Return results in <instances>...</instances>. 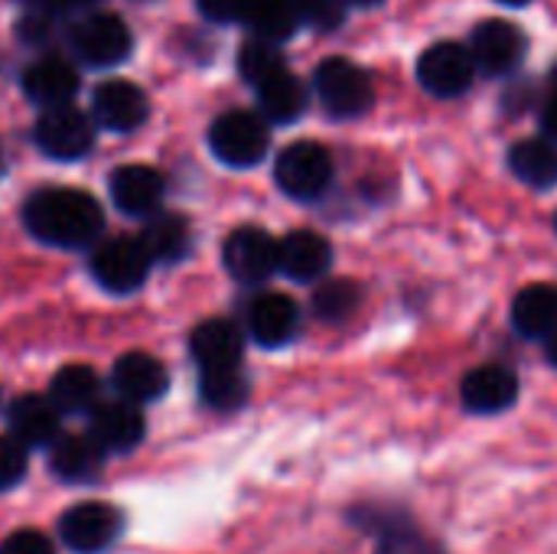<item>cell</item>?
Masks as SVG:
<instances>
[{"label": "cell", "instance_id": "6da1fadb", "mask_svg": "<svg viewBox=\"0 0 557 554\" xmlns=\"http://www.w3.org/2000/svg\"><path fill=\"white\" fill-rule=\"evenodd\" d=\"M23 222L33 238L55 248H85L104 229V212L95 196L69 186H49L26 199Z\"/></svg>", "mask_w": 557, "mask_h": 554}, {"label": "cell", "instance_id": "7a4b0ae2", "mask_svg": "<svg viewBox=\"0 0 557 554\" xmlns=\"http://www.w3.org/2000/svg\"><path fill=\"white\" fill-rule=\"evenodd\" d=\"M313 85H317V98L323 101L326 114H333L339 121L362 118L375 104V85H372L369 72L346 56L323 59L317 65Z\"/></svg>", "mask_w": 557, "mask_h": 554}, {"label": "cell", "instance_id": "3957f363", "mask_svg": "<svg viewBox=\"0 0 557 554\" xmlns=\"http://www.w3.org/2000/svg\"><path fill=\"white\" fill-rule=\"evenodd\" d=\"M209 147L225 167H255L268 157V121L255 111H225L209 127Z\"/></svg>", "mask_w": 557, "mask_h": 554}, {"label": "cell", "instance_id": "277c9868", "mask_svg": "<svg viewBox=\"0 0 557 554\" xmlns=\"http://www.w3.org/2000/svg\"><path fill=\"white\" fill-rule=\"evenodd\" d=\"M274 180L290 199H300V202L320 199L333 183V157L317 140H297L277 153Z\"/></svg>", "mask_w": 557, "mask_h": 554}, {"label": "cell", "instance_id": "5b68a950", "mask_svg": "<svg viewBox=\"0 0 557 554\" xmlns=\"http://www.w3.org/2000/svg\"><path fill=\"white\" fill-rule=\"evenodd\" d=\"M69 42H72V49H75V56L82 62L108 69V65H117V62H124L131 56L134 36H131L127 23L121 16H114V13H88L72 26Z\"/></svg>", "mask_w": 557, "mask_h": 554}, {"label": "cell", "instance_id": "8992f818", "mask_svg": "<svg viewBox=\"0 0 557 554\" xmlns=\"http://www.w3.org/2000/svg\"><path fill=\"white\" fill-rule=\"evenodd\" d=\"M476 78V62L470 56V46L441 39L428 46L418 59V82L437 95V98H457L463 95Z\"/></svg>", "mask_w": 557, "mask_h": 554}, {"label": "cell", "instance_id": "52a82bcc", "mask_svg": "<svg viewBox=\"0 0 557 554\" xmlns=\"http://www.w3.org/2000/svg\"><path fill=\"white\" fill-rule=\"evenodd\" d=\"M529 52V36L512 20H483L470 36V56L483 75H509L522 65Z\"/></svg>", "mask_w": 557, "mask_h": 554}, {"label": "cell", "instance_id": "ba28073f", "mask_svg": "<svg viewBox=\"0 0 557 554\" xmlns=\"http://www.w3.org/2000/svg\"><path fill=\"white\" fill-rule=\"evenodd\" d=\"M150 255L147 248L140 245V238H111L104 242L95 258H91V274L95 281L111 291V294H131L137 291L144 281H147V271H150Z\"/></svg>", "mask_w": 557, "mask_h": 554}, {"label": "cell", "instance_id": "9c48e42d", "mask_svg": "<svg viewBox=\"0 0 557 554\" xmlns=\"http://www.w3.org/2000/svg\"><path fill=\"white\" fill-rule=\"evenodd\" d=\"M36 144L52 160H78L95 144V124L78 108H49L36 121Z\"/></svg>", "mask_w": 557, "mask_h": 554}, {"label": "cell", "instance_id": "30bf717a", "mask_svg": "<svg viewBox=\"0 0 557 554\" xmlns=\"http://www.w3.org/2000/svg\"><path fill=\"white\" fill-rule=\"evenodd\" d=\"M222 258H225V268L235 281L261 284L277 271V242L264 229L245 225L225 238Z\"/></svg>", "mask_w": 557, "mask_h": 554}, {"label": "cell", "instance_id": "8fae6325", "mask_svg": "<svg viewBox=\"0 0 557 554\" xmlns=\"http://www.w3.org/2000/svg\"><path fill=\"white\" fill-rule=\"evenodd\" d=\"M121 526L124 522H121L117 509H111L104 503H82L62 516L59 535L72 552L98 554L108 545H114V539L121 535Z\"/></svg>", "mask_w": 557, "mask_h": 554}, {"label": "cell", "instance_id": "7c38bea8", "mask_svg": "<svg viewBox=\"0 0 557 554\" xmlns=\"http://www.w3.org/2000/svg\"><path fill=\"white\" fill-rule=\"evenodd\" d=\"M519 398V376L509 366H476L463 376L460 402L473 415H499Z\"/></svg>", "mask_w": 557, "mask_h": 554}, {"label": "cell", "instance_id": "4fadbf2b", "mask_svg": "<svg viewBox=\"0 0 557 554\" xmlns=\"http://www.w3.org/2000/svg\"><path fill=\"white\" fill-rule=\"evenodd\" d=\"M91 104H95V121L104 131H117V134L137 131L147 121V111H150L144 88L127 82V78L101 82L95 88V101Z\"/></svg>", "mask_w": 557, "mask_h": 554}, {"label": "cell", "instance_id": "5bb4252c", "mask_svg": "<svg viewBox=\"0 0 557 554\" xmlns=\"http://www.w3.org/2000/svg\"><path fill=\"white\" fill-rule=\"evenodd\" d=\"M333 264V248L323 235L300 229L277 242V271H284L297 284L320 281Z\"/></svg>", "mask_w": 557, "mask_h": 554}, {"label": "cell", "instance_id": "9a60e30c", "mask_svg": "<svg viewBox=\"0 0 557 554\" xmlns=\"http://www.w3.org/2000/svg\"><path fill=\"white\" fill-rule=\"evenodd\" d=\"M189 353L202 372H222V369H238L245 340L242 330L232 320H206L193 330L189 336Z\"/></svg>", "mask_w": 557, "mask_h": 554}, {"label": "cell", "instance_id": "2e32d148", "mask_svg": "<svg viewBox=\"0 0 557 554\" xmlns=\"http://www.w3.org/2000/svg\"><path fill=\"white\" fill-rule=\"evenodd\" d=\"M111 199L121 212L127 216H153L163 202L166 183L153 167L144 163H127L111 173Z\"/></svg>", "mask_w": 557, "mask_h": 554}, {"label": "cell", "instance_id": "e0dca14e", "mask_svg": "<svg viewBox=\"0 0 557 554\" xmlns=\"http://www.w3.org/2000/svg\"><path fill=\"white\" fill-rule=\"evenodd\" d=\"M23 91L29 101L49 108H65L78 91V72L62 56H42L23 72Z\"/></svg>", "mask_w": 557, "mask_h": 554}, {"label": "cell", "instance_id": "ac0fdd59", "mask_svg": "<svg viewBox=\"0 0 557 554\" xmlns=\"http://www.w3.org/2000/svg\"><path fill=\"white\" fill-rule=\"evenodd\" d=\"M88 438L108 454H124L134 451L144 441V415L137 405L127 402H108L91 411Z\"/></svg>", "mask_w": 557, "mask_h": 554}, {"label": "cell", "instance_id": "d6986e66", "mask_svg": "<svg viewBox=\"0 0 557 554\" xmlns=\"http://www.w3.org/2000/svg\"><path fill=\"white\" fill-rule=\"evenodd\" d=\"M111 382L121 395V402L127 405H144V402H157L170 379H166V369L160 359L147 356V353H127L114 362V372H111Z\"/></svg>", "mask_w": 557, "mask_h": 554}, {"label": "cell", "instance_id": "ffe728a7", "mask_svg": "<svg viewBox=\"0 0 557 554\" xmlns=\"http://www.w3.org/2000/svg\"><path fill=\"white\" fill-rule=\"evenodd\" d=\"M59 418L62 411L49 402V395H23L10 405V438L23 447H52L59 441Z\"/></svg>", "mask_w": 557, "mask_h": 554}, {"label": "cell", "instance_id": "44dd1931", "mask_svg": "<svg viewBox=\"0 0 557 554\" xmlns=\"http://www.w3.org/2000/svg\"><path fill=\"white\" fill-rule=\"evenodd\" d=\"M248 330L261 346H284L300 330V310L287 294H261L248 307Z\"/></svg>", "mask_w": 557, "mask_h": 554}, {"label": "cell", "instance_id": "7402d4cb", "mask_svg": "<svg viewBox=\"0 0 557 554\" xmlns=\"http://www.w3.org/2000/svg\"><path fill=\"white\" fill-rule=\"evenodd\" d=\"M49 464L65 483H91L104 467V451L88 434H59L49 447Z\"/></svg>", "mask_w": 557, "mask_h": 554}, {"label": "cell", "instance_id": "603a6c76", "mask_svg": "<svg viewBox=\"0 0 557 554\" xmlns=\"http://www.w3.org/2000/svg\"><path fill=\"white\" fill-rule=\"evenodd\" d=\"M362 529L375 532V539H379L375 554H444V549L434 539H428L401 513L385 516L382 509H369V519L362 522Z\"/></svg>", "mask_w": 557, "mask_h": 554}, {"label": "cell", "instance_id": "cb8c5ba5", "mask_svg": "<svg viewBox=\"0 0 557 554\" xmlns=\"http://www.w3.org/2000/svg\"><path fill=\"white\" fill-rule=\"evenodd\" d=\"M512 327L525 340H548L557 330V287L529 284L512 300Z\"/></svg>", "mask_w": 557, "mask_h": 554}, {"label": "cell", "instance_id": "d4e9b609", "mask_svg": "<svg viewBox=\"0 0 557 554\" xmlns=\"http://www.w3.org/2000/svg\"><path fill=\"white\" fill-rule=\"evenodd\" d=\"M509 170L532 189L557 186V144L548 137L519 140L509 150Z\"/></svg>", "mask_w": 557, "mask_h": 554}, {"label": "cell", "instance_id": "484cf974", "mask_svg": "<svg viewBox=\"0 0 557 554\" xmlns=\"http://www.w3.org/2000/svg\"><path fill=\"white\" fill-rule=\"evenodd\" d=\"M258 104H261L264 121L294 124L307 111V85L297 75L281 72V75L268 78L264 85H258Z\"/></svg>", "mask_w": 557, "mask_h": 554}, {"label": "cell", "instance_id": "4316f807", "mask_svg": "<svg viewBox=\"0 0 557 554\" xmlns=\"http://www.w3.org/2000/svg\"><path fill=\"white\" fill-rule=\"evenodd\" d=\"M49 402L62 415L95 411L98 408V379L88 366H65L49 385Z\"/></svg>", "mask_w": 557, "mask_h": 554}, {"label": "cell", "instance_id": "83f0119b", "mask_svg": "<svg viewBox=\"0 0 557 554\" xmlns=\"http://www.w3.org/2000/svg\"><path fill=\"white\" fill-rule=\"evenodd\" d=\"M137 238L147 248L150 261L160 264H173L189 251V225L180 216H153V222Z\"/></svg>", "mask_w": 557, "mask_h": 554}, {"label": "cell", "instance_id": "f1b7e54d", "mask_svg": "<svg viewBox=\"0 0 557 554\" xmlns=\"http://www.w3.org/2000/svg\"><path fill=\"white\" fill-rule=\"evenodd\" d=\"M245 23L251 26V33L258 39L284 42L300 26V13H297L294 0H248Z\"/></svg>", "mask_w": 557, "mask_h": 554}, {"label": "cell", "instance_id": "f546056e", "mask_svg": "<svg viewBox=\"0 0 557 554\" xmlns=\"http://www.w3.org/2000/svg\"><path fill=\"white\" fill-rule=\"evenodd\" d=\"M238 72L248 85H264L268 78L287 72V62H284V52L277 42H268V39H258L251 36L242 49H238Z\"/></svg>", "mask_w": 557, "mask_h": 554}, {"label": "cell", "instance_id": "4dcf8cb0", "mask_svg": "<svg viewBox=\"0 0 557 554\" xmlns=\"http://www.w3.org/2000/svg\"><path fill=\"white\" fill-rule=\"evenodd\" d=\"M359 304H362V291H359L356 281H346V278L326 281V284L313 294V310H317V317L326 320V323H343V320H349V317L359 310Z\"/></svg>", "mask_w": 557, "mask_h": 554}, {"label": "cell", "instance_id": "1f68e13d", "mask_svg": "<svg viewBox=\"0 0 557 554\" xmlns=\"http://www.w3.org/2000/svg\"><path fill=\"white\" fill-rule=\"evenodd\" d=\"M199 392H202V402H206L209 408L232 411V408H238V405L248 398V382H245L242 369L202 372Z\"/></svg>", "mask_w": 557, "mask_h": 554}, {"label": "cell", "instance_id": "d6a6232c", "mask_svg": "<svg viewBox=\"0 0 557 554\" xmlns=\"http://www.w3.org/2000/svg\"><path fill=\"white\" fill-rule=\"evenodd\" d=\"M26 477V447L16 438H0V493Z\"/></svg>", "mask_w": 557, "mask_h": 554}, {"label": "cell", "instance_id": "836d02e7", "mask_svg": "<svg viewBox=\"0 0 557 554\" xmlns=\"http://www.w3.org/2000/svg\"><path fill=\"white\" fill-rule=\"evenodd\" d=\"M297 3V13H300V23H313L320 29H333L343 23L346 16V0H294Z\"/></svg>", "mask_w": 557, "mask_h": 554}, {"label": "cell", "instance_id": "e575fe53", "mask_svg": "<svg viewBox=\"0 0 557 554\" xmlns=\"http://www.w3.org/2000/svg\"><path fill=\"white\" fill-rule=\"evenodd\" d=\"M0 554H55V552H52V542H49L42 532L20 529V532L7 535V539L0 542Z\"/></svg>", "mask_w": 557, "mask_h": 554}, {"label": "cell", "instance_id": "d590c367", "mask_svg": "<svg viewBox=\"0 0 557 554\" xmlns=\"http://www.w3.org/2000/svg\"><path fill=\"white\" fill-rule=\"evenodd\" d=\"M199 13L212 23H245L248 0H196Z\"/></svg>", "mask_w": 557, "mask_h": 554}, {"label": "cell", "instance_id": "8d00e7d4", "mask_svg": "<svg viewBox=\"0 0 557 554\" xmlns=\"http://www.w3.org/2000/svg\"><path fill=\"white\" fill-rule=\"evenodd\" d=\"M542 131L548 134V140L557 144V88L548 95V101L542 104Z\"/></svg>", "mask_w": 557, "mask_h": 554}, {"label": "cell", "instance_id": "74e56055", "mask_svg": "<svg viewBox=\"0 0 557 554\" xmlns=\"http://www.w3.org/2000/svg\"><path fill=\"white\" fill-rule=\"evenodd\" d=\"M26 7H33L36 13H59V3L55 0H20Z\"/></svg>", "mask_w": 557, "mask_h": 554}, {"label": "cell", "instance_id": "f35d334b", "mask_svg": "<svg viewBox=\"0 0 557 554\" xmlns=\"http://www.w3.org/2000/svg\"><path fill=\"white\" fill-rule=\"evenodd\" d=\"M545 356H548V362H552V366H557V330L548 336V340H545Z\"/></svg>", "mask_w": 557, "mask_h": 554}, {"label": "cell", "instance_id": "ab89813d", "mask_svg": "<svg viewBox=\"0 0 557 554\" xmlns=\"http://www.w3.org/2000/svg\"><path fill=\"white\" fill-rule=\"evenodd\" d=\"M59 3V10H65V7H82V3H95V0H55Z\"/></svg>", "mask_w": 557, "mask_h": 554}, {"label": "cell", "instance_id": "60d3db41", "mask_svg": "<svg viewBox=\"0 0 557 554\" xmlns=\"http://www.w3.org/2000/svg\"><path fill=\"white\" fill-rule=\"evenodd\" d=\"M346 3H352V7H375V3H382V0H346Z\"/></svg>", "mask_w": 557, "mask_h": 554}, {"label": "cell", "instance_id": "b9f144b4", "mask_svg": "<svg viewBox=\"0 0 557 554\" xmlns=\"http://www.w3.org/2000/svg\"><path fill=\"white\" fill-rule=\"evenodd\" d=\"M499 3H506V7H525V3H532V0H499Z\"/></svg>", "mask_w": 557, "mask_h": 554}, {"label": "cell", "instance_id": "7bdbcfd3", "mask_svg": "<svg viewBox=\"0 0 557 554\" xmlns=\"http://www.w3.org/2000/svg\"><path fill=\"white\" fill-rule=\"evenodd\" d=\"M0 173H3V150H0Z\"/></svg>", "mask_w": 557, "mask_h": 554}, {"label": "cell", "instance_id": "ee69618b", "mask_svg": "<svg viewBox=\"0 0 557 554\" xmlns=\"http://www.w3.org/2000/svg\"><path fill=\"white\" fill-rule=\"evenodd\" d=\"M555 82H557V65H555Z\"/></svg>", "mask_w": 557, "mask_h": 554}, {"label": "cell", "instance_id": "f6af8a7d", "mask_svg": "<svg viewBox=\"0 0 557 554\" xmlns=\"http://www.w3.org/2000/svg\"><path fill=\"white\" fill-rule=\"evenodd\" d=\"M555 225H557V219H555Z\"/></svg>", "mask_w": 557, "mask_h": 554}]
</instances>
